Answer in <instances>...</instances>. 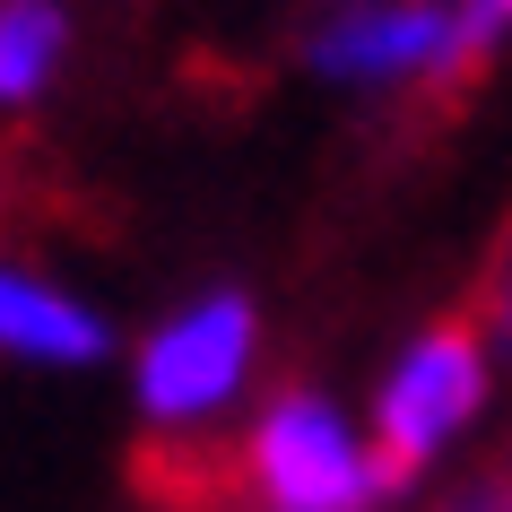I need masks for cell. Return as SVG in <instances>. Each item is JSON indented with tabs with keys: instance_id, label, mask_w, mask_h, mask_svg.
I'll use <instances>...</instances> for the list:
<instances>
[{
	"instance_id": "4",
	"label": "cell",
	"mask_w": 512,
	"mask_h": 512,
	"mask_svg": "<svg viewBox=\"0 0 512 512\" xmlns=\"http://www.w3.org/2000/svg\"><path fill=\"white\" fill-rule=\"evenodd\" d=\"M304 61L339 87H443L452 0H339L304 35Z\"/></svg>"
},
{
	"instance_id": "9",
	"label": "cell",
	"mask_w": 512,
	"mask_h": 512,
	"mask_svg": "<svg viewBox=\"0 0 512 512\" xmlns=\"http://www.w3.org/2000/svg\"><path fill=\"white\" fill-rule=\"evenodd\" d=\"M434 512H495V495H486V486H460V495H443Z\"/></svg>"
},
{
	"instance_id": "5",
	"label": "cell",
	"mask_w": 512,
	"mask_h": 512,
	"mask_svg": "<svg viewBox=\"0 0 512 512\" xmlns=\"http://www.w3.org/2000/svg\"><path fill=\"white\" fill-rule=\"evenodd\" d=\"M105 348H113V330L96 304L0 261V356L9 365H96Z\"/></svg>"
},
{
	"instance_id": "1",
	"label": "cell",
	"mask_w": 512,
	"mask_h": 512,
	"mask_svg": "<svg viewBox=\"0 0 512 512\" xmlns=\"http://www.w3.org/2000/svg\"><path fill=\"white\" fill-rule=\"evenodd\" d=\"M226 486L243 512H391L400 495L374 434L313 382H287L252 408Z\"/></svg>"
},
{
	"instance_id": "10",
	"label": "cell",
	"mask_w": 512,
	"mask_h": 512,
	"mask_svg": "<svg viewBox=\"0 0 512 512\" xmlns=\"http://www.w3.org/2000/svg\"><path fill=\"white\" fill-rule=\"evenodd\" d=\"M486 495H495V512H512V460H504V478L486 486Z\"/></svg>"
},
{
	"instance_id": "3",
	"label": "cell",
	"mask_w": 512,
	"mask_h": 512,
	"mask_svg": "<svg viewBox=\"0 0 512 512\" xmlns=\"http://www.w3.org/2000/svg\"><path fill=\"white\" fill-rule=\"evenodd\" d=\"M486 391H495V348L469 313H443L391 356V374L374 391V452L391 469V486H417L434 460L452 452L460 434L486 417Z\"/></svg>"
},
{
	"instance_id": "8",
	"label": "cell",
	"mask_w": 512,
	"mask_h": 512,
	"mask_svg": "<svg viewBox=\"0 0 512 512\" xmlns=\"http://www.w3.org/2000/svg\"><path fill=\"white\" fill-rule=\"evenodd\" d=\"M469 322L486 330V348L512 356V217L495 226V243H486V270H478V296H469Z\"/></svg>"
},
{
	"instance_id": "6",
	"label": "cell",
	"mask_w": 512,
	"mask_h": 512,
	"mask_svg": "<svg viewBox=\"0 0 512 512\" xmlns=\"http://www.w3.org/2000/svg\"><path fill=\"white\" fill-rule=\"evenodd\" d=\"M70 70V9L61 0H0V113H27Z\"/></svg>"
},
{
	"instance_id": "2",
	"label": "cell",
	"mask_w": 512,
	"mask_h": 512,
	"mask_svg": "<svg viewBox=\"0 0 512 512\" xmlns=\"http://www.w3.org/2000/svg\"><path fill=\"white\" fill-rule=\"evenodd\" d=\"M261 365V304L243 287H209V296L174 304L131 356V408L139 426L183 443V434L217 426L243 400V382Z\"/></svg>"
},
{
	"instance_id": "7",
	"label": "cell",
	"mask_w": 512,
	"mask_h": 512,
	"mask_svg": "<svg viewBox=\"0 0 512 512\" xmlns=\"http://www.w3.org/2000/svg\"><path fill=\"white\" fill-rule=\"evenodd\" d=\"M504 44H512V0H452V70H443V87L486 70Z\"/></svg>"
}]
</instances>
